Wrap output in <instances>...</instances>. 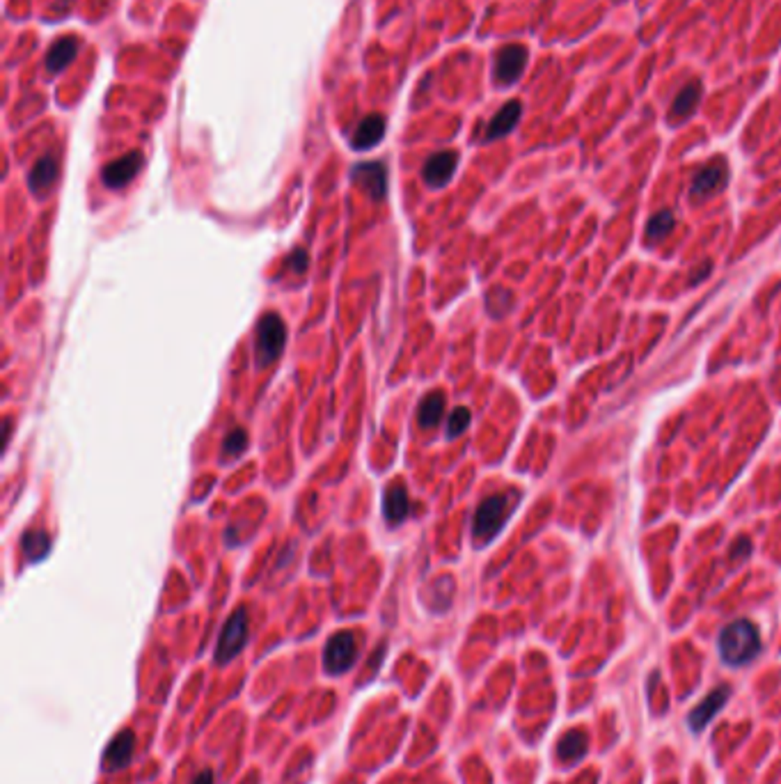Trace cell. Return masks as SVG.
I'll return each instance as SVG.
<instances>
[{
	"label": "cell",
	"instance_id": "30bf717a",
	"mask_svg": "<svg viewBox=\"0 0 781 784\" xmlns=\"http://www.w3.org/2000/svg\"><path fill=\"white\" fill-rule=\"evenodd\" d=\"M353 181L363 188L371 200H383L387 193V170L386 165L379 164V161H371V164H358L351 172Z\"/></svg>",
	"mask_w": 781,
	"mask_h": 784
},
{
	"label": "cell",
	"instance_id": "5b68a950",
	"mask_svg": "<svg viewBox=\"0 0 781 784\" xmlns=\"http://www.w3.org/2000/svg\"><path fill=\"white\" fill-rule=\"evenodd\" d=\"M358 659V637L351 631H337L323 647V670L332 676L348 672Z\"/></svg>",
	"mask_w": 781,
	"mask_h": 784
},
{
	"label": "cell",
	"instance_id": "9a60e30c",
	"mask_svg": "<svg viewBox=\"0 0 781 784\" xmlns=\"http://www.w3.org/2000/svg\"><path fill=\"white\" fill-rule=\"evenodd\" d=\"M589 750V736L582 730H569L557 740V759L566 766L582 762Z\"/></svg>",
	"mask_w": 781,
	"mask_h": 784
},
{
	"label": "cell",
	"instance_id": "44dd1931",
	"mask_svg": "<svg viewBox=\"0 0 781 784\" xmlns=\"http://www.w3.org/2000/svg\"><path fill=\"white\" fill-rule=\"evenodd\" d=\"M21 550L28 560H42L51 550L49 534L44 532V530H28L21 540Z\"/></svg>",
	"mask_w": 781,
	"mask_h": 784
},
{
	"label": "cell",
	"instance_id": "4fadbf2b",
	"mask_svg": "<svg viewBox=\"0 0 781 784\" xmlns=\"http://www.w3.org/2000/svg\"><path fill=\"white\" fill-rule=\"evenodd\" d=\"M521 115H522L521 101H515V99L514 101H506V104L495 113V117L489 122V126H486L483 140L490 142L509 136L511 131L515 129V124L521 122Z\"/></svg>",
	"mask_w": 781,
	"mask_h": 784
},
{
	"label": "cell",
	"instance_id": "83f0119b",
	"mask_svg": "<svg viewBox=\"0 0 781 784\" xmlns=\"http://www.w3.org/2000/svg\"><path fill=\"white\" fill-rule=\"evenodd\" d=\"M190 784H213V771L211 768H204L202 773L195 775V780Z\"/></svg>",
	"mask_w": 781,
	"mask_h": 784
},
{
	"label": "cell",
	"instance_id": "d6986e66",
	"mask_svg": "<svg viewBox=\"0 0 781 784\" xmlns=\"http://www.w3.org/2000/svg\"><path fill=\"white\" fill-rule=\"evenodd\" d=\"M58 177V161L51 154L42 156L28 174V186L33 193H46Z\"/></svg>",
	"mask_w": 781,
	"mask_h": 784
},
{
	"label": "cell",
	"instance_id": "ffe728a7",
	"mask_svg": "<svg viewBox=\"0 0 781 784\" xmlns=\"http://www.w3.org/2000/svg\"><path fill=\"white\" fill-rule=\"evenodd\" d=\"M445 413V395L440 390L429 392L426 397L419 402V409H418V422L422 429H434L435 425L440 422Z\"/></svg>",
	"mask_w": 781,
	"mask_h": 784
},
{
	"label": "cell",
	"instance_id": "603a6c76",
	"mask_svg": "<svg viewBox=\"0 0 781 784\" xmlns=\"http://www.w3.org/2000/svg\"><path fill=\"white\" fill-rule=\"evenodd\" d=\"M511 308H514V294L505 287H493L486 294V310L493 319H502L505 315H509Z\"/></svg>",
	"mask_w": 781,
	"mask_h": 784
},
{
	"label": "cell",
	"instance_id": "ba28073f",
	"mask_svg": "<svg viewBox=\"0 0 781 784\" xmlns=\"http://www.w3.org/2000/svg\"><path fill=\"white\" fill-rule=\"evenodd\" d=\"M729 697H731V686H727V684L713 688V691L708 692L695 708H692V714H689L688 718L689 730L695 732V734L705 730V727L713 723V718L720 714V708L729 702Z\"/></svg>",
	"mask_w": 781,
	"mask_h": 784
},
{
	"label": "cell",
	"instance_id": "7402d4cb",
	"mask_svg": "<svg viewBox=\"0 0 781 784\" xmlns=\"http://www.w3.org/2000/svg\"><path fill=\"white\" fill-rule=\"evenodd\" d=\"M673 225H676V218H673V213L669 209L653 213L649 218V223H646V241L649 244H660L672 232Z\"/></svg>",
	"mask_w": 781,
	"mask_h": 784
},
{
	"label": "cell",
	"instance_id": "5bb4252c",
	"mask_svg": "<svg viewBox=\"0 0 781 784\" xmlns=\"http://www.w3.org/2000/svg\"><path fill=\"white\" fill-rule=\"evenodd\" d=\"M383 136H386V120L376 113L367 115V117L355 126V131H353L351 145L353 149L363 152V149H371L374 145H379V142L383 140Z\"/></svg>",
	"mask_w": 781,
	"mask_h": 784
},
{
	"label": "cell",
	"instance_id": "d4e9b609",
	"mask_svg": "<svg viewBox=\"0 0 781 784\" xmlns=\"http://www.w3.org/2000/svg\"><path fill=\"white\" fill-rule=\"evenodd\" d=\"M467 427H470V411H467L466 406H458V409L451 411L450 422H447V436H450V438H456V436H461Z\"/></svg>",
	"mask_w": 781,
	"mask_h": 784
},
{
	"label": "cell",
	"instance_id": "9c48e42d",
	"mask_svg": "<svg viewBox=\"0 0 781 784\" xmlns=\"http://www.w3.org/2000/svg\"><path fill=\"white\" fill-rule=\"evenodd\" d=\"M140 168H142V154L129 152V154H124V156L110 161V164L103 168L101 180H103V184L108 186V188H113V191H120V188H124L129 181L136 180V174L140 172Z\"/></svg>",
	"mask_w": 781,
	"mask_h": 784
},
{
	"label": "cell",
	"instance_id": "3957f363",
	"mask_svg": "<svg viewBox=\"0 0 781 784\" xmlns=\"http://www.w3.org/2000/svg\"><path fill=\"white\" fill-rule=\"evenodd\" d=\"M287 344V326L280 319V315H264L257 324V340H255V356L257 365L267 367L275 363L284 351Z\"/></svg>",
	"mask_w": 781,
	"mask_h": 784
},
{
	"label": "cell",
	"instance_id": "6da1fadb",
	"mask_svg": "<svg viewBox=\"0 0 781 784\" xmlns=\"http://www.w3.org/2000/svg\"><path fill=\"white\" fill-rule=\"evenodd\" d=\"M717 652L729 668L752 663L761 652V633L754 621L736 620L727 624L717 637Z\"/></svg>",
	"mask_w": 781,
	"mask_h": 784
},
{
	"label": "cell",
	"instance_id": "7a4b0ae2",
	"mask_svg": "<svg viewBox=\"0 0 781 784\" xmlns=\"http://www.w3.org/2000/svg\"><path fill=\"white\" fill-rule=\"evenodd\" d=\"M521 500L518 491H505V493H495L489 496L482 505L477 507L473 521V540L477 546H486L505 528L506 518L514 514L515 505Z\"/></svg>",
	"mask_w": 781,
	"mask_h": 784
},
{
	"label": "cell",
	"instance_id": "cb8c5ba5",
	"mask_svg": "<svg viewBox=\"0 0 781 784\" xmlns=\"http://www.w3.org/2000/svg\"><path fill=\"white\" fill-rule=\"evenodd\" d=\"M245 447H248V434H245L243 429H234L232 434H229L227 438H225V443H223L225 459L239 457V454H243Z\"/></svg>",
	"mask_w": 781,
	"mask_h": 784
},
{
	"label": "cell",
	"instance_id": "2e32d148",
	"mask_svg": "<svg viewBox=\"0 0 781 784\" xmlns=\"http://www.w3.org/2000/svg\"><path fill=\"white\" fill-rule=\"evenodd\" d=\"M383 514L392 525L406 521V516L410 514V500H408V489L403 482H392L387 486L386 498H383Z\"/></svg>",
	"mask_w": 781,
	"mask_h": 784
},
{
	"label": "cell",
	"instance_id": "484cf974",
	"mask_svg": "<svg viewBox=\"0 0 781 784\" xmlns=\"http://www.w3.org/2000/svg\"><path fill=\"white\" fill-rule=\"evenodd\" d=\"M287 264H289V268H293L296 273H303L305 268H307V252H305L303 248L293 251V255H289Z\"/></svg>",
	"mask_w": 781,
	"mask_h": 784
},
{
	"label": "cell",
	"instance_id": "8992f818",
	"mask_svg": "<svg viewBox=\"0 0 781 784\" xmlns=\"http://www.w3.org/2000/svg\"><path fill=\"white\" fill-rule=\"evenodd\" d=\"M527 60H530V53H527L525 46L521 44H506L502 49L495 53V65H493V76L498 85H514L522 78V71H525Z\"/></svg>",
	"mask_w": 781,
	"mask_h": 784
},
{
	"label": "cell",
	"instance_id": "277c9868",
	"mask_svg": "<svg viewBox=\"0 0 781 784\" xmlns=\"http://www.w3.org/2000/svg\"><path fill=\"white\" fill-rule=\"evenodd\" d=\"M245 643H248V610L241 605V608L234 610L232 615H229V620L225 621L220 637H218L213 659H216V663L227 665L236 653L243 652Z\"/></svg>",
	"mask_w": 781,
	"mask_h": 784
},
{
	"label": "cell",
	"instance_id": "8fae6325",
	"mask_svg": "<svg viewBox=\"0 0 781 784\" xmlns=\"http://www.w3.org/2000/svg\"><path fill=\"white\" fill-rule=\"evenodd\" d=\"M456 165H458V154L451 152V149L431 154L422 168L424 181H426V186H431V188H442V186L450 184L451 177H454Z\"/></svg>",
	"mask_w": 781,
	"mask_h": 784
},
{
	"label": "cell",
	"instance_id": "ac0fdd59",
	"mask_svg": "<svg viewBox=\"0 0 781 784\" xmlns=\"http://www.w3.org/2000/svg\"><path fill=\"white\" fill-rule=\"evenodd\" d=\"M78 53V39L76 37H60L55 39L53 46L46 53V69L51 74H60L74 62Z\"/></svg>",
	"mask_w": 781,
	"mask_h": 784
},
{
	"label": "cell",
	"instance_id": "4316f807",
	"mask_svg": "<svg viewBox=\"0 0 781 784\" xmlns=\"http://www.w3.org/2000/svg\"><path fill=\"white\" fill-rule=\"evenodd\" d=\"M749 553H752V541H749L747 537H743V540L736 541V546L731 548V560L740 562L745 560V557H749Z\"/></svg>",
	"mask_w": 781,
	"mask_h": 784
},
{
	"label": "cell",
	"instance_id": "52a82bcc",
	"mask_svg": "<svg viewBox=\"0 0 781 784\" xmlns=\"http://www.w3.org/2000/svg\"><path fill=\"white\" fill-rule=\"evenodd\" d=\"M729 181V164L727 158H715L713 164L701 168L692 181V197L695 200H705V197L720 193Z\"/></svg>",
	"mask_w": 781,
	"mask_h": 784
},
{
	"label": "cell",
	"instance_id": "e0dca14e",
	"mask_svg": "<svg viewBox=\"0 0 781 784\" xmlns=\"http://www.w3.org/2000/svg\"><path fill=\"white\" fill-rule=\"evenodd\" d=\"M701 94H704V90H701L699 81H689L688 85H683V90L679 92V97L673 99L672 108H669V120L681 122L692 117L701 104Z\"/></svg>",
	"mask_w": 781,
	"mask_h": 784
},
{
	"label": "cell",
	"instance_id": "7c38bea8",
	"mask_svg": "<svg viewBox=\"0 0 781 784\" xmlns=\"http://www.w3.org/2000/svg\"><path fill=\"white\" fill-rule=\"evenodd\" d=\"M133 752H136V734L131 730H122L103 752L101 768L103 771H122L131 764Z\"/></svg>",
	"mask_w": 781,
	"mask_h": 784
}]
</instances>
